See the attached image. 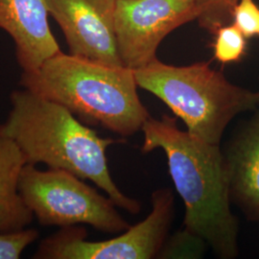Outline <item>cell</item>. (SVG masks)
I'll return each mask as SVG.
<instances>
[{
	"label": "cell",
	"instance_id": "15",
	"mask_svg": "<svg viewBox=\"0 0 259 259\" xmlns=\"http://www.w3.org/2000/svg\"><path fill=\"white\" fill-rule=\"evenodd\" d=\"M38 238L35 229L0 233V259H19L22 252Z\"/></svg>",
	"mask_w": 259,
	"mask_h": 259
},
{
	"label": "cell",
	"instance_id": "5",
	"mask_svg": "<svg viewBox=\"0 0 259 259\" xmlns=\"http://www.w3.org/2000/svg\"><path fill=\"white\" fill-rule=\"evenodd\" d=\"M19 192L41 226L90 225L106 233L130 228L111 199L65 170L42 171L27 163L20 175Z\"/></svg>",
	"mask_w": 259,
	"mask_h": 259
},
{
	"label": "cell",
	"instance_id": "10",
	"mask_svg": "<svg viewBox=\"0 0 259 259\" xmlns=\"http://www.w3.org/2000/svg\"><path fill=\"white\" fill-rule=\"evenodd\" d=\"M233 197L259 220V113L223 153Z\"/></svg>",
	"mask_w": 259,
	"mask_h": 259
},
{
	"label": "cell",
	"instance_id": "11",
	"mask_svg": "<svg viewBox=\"0 0 259 259\" xmlns=\"http://www.w3.org/2000/svg\"><path fill=\"white\" fill-rule=\"evenodd\" d=\"M26 164L19 146L0 136V232L23 230L35 217L19 192L20 175Z\"/></svg>",
	"mask_w": 259,
	"mask_h": 259
},
{
	"label": "cell",
	"instance_id": "9",
	"mask_svg": "<svg viewBox=\"0 0 259 259\" xmlns=\"http://www.w3.org/2000/svg\"><path fill=\"white\" fill-rule=\"evenodd\" d=\"M49 16L47 0H0V28L14 40L25 73L62 51L49 27Z\"/></svg>",
	"mask_w": 259,
	"mask_h": 259
},
{
	"label": "cell",
	"instance_id": "3",
	"mask_svg": "<svg viewBox=\"0 0 259 259\" xmlns=\"http://www.w3.org/2000/svg\"><path fill=\"white\" fill-rule=\"evenodd\" d=\"M20 84L61 104L82 122L121 137L135 135L150 117L139 99L135 72L125 66L61 51L36 71L22 72Z\"/></svg>",
	"mask_w": 259,
	"mask_h": 259
},
{
	"label": "cell",
	"instance_id": "2",
	"mask_svg": "<svg viewBox=\"0 0 259 259\" xmlns=\"http://www.w3.org/2000/svg\"><path fill=\"white\" fill-rule=\"evenodd\" d=\"M142 151L161 149L185 204V229L202 237L221 258L238 253V224L231 209L230 183L219 145L195 138L176 119L151 116L142 127Z\"/></svg>",
	"mask_w": 259,
	"mask_h": 259
},
{
	"label": "cell",
	"instance_id": "1",
	"mask_svg": "<svg viewBox=\"0 0 259 259\" xmlns=\"http://www.w3.org/2000/svg\"><path fill=\"white\" fill-rule=\"evenodd\" d=\"M10 101L0 136L19 146L27 163H44L89 180L116 206L133 214L140 211V203L121 192L108 166L107 149L120 139H103L61 104L25 88L11 93Z\"/></svg>",
	"mask_w": 259,
	"mask_h": 259
},
{
	"label": "cell",
	"instance_id": "4",
	"mask_svg": "<svg viewBox=\"0 0 259 259\" xmlns=\"http://www.w3.org/2000/svg\"><path fill=\"white\" fill-rule=\"evenodd\" d=\"M134 72L139 88L165 103L190 135L207 143L219 145L236 115L259 106V92L233 84L208 62L175 66L157 58Z\"/></svg>",
	"mask_w": 259,
	"mask_h": 259
},
{
	"label": "cell",
	"instance_id": "16",
	"mask_svg": "<svg viewBox=\"0 0 259 259\" xmlns=\"http://www.w3.org/2000/svg\"><path fill=\"white\" fill-rule=\"evenodd\" d=\"M232 23L247 38L259 37V7L253 0H239L232 11Z\"/></svg>",
	"mask_w": 259,
	"mask_h": 259
},
{
	"label": "cell",
	"instance_id": "12",
	"mask_svg": "<svg viewBox=\"0 0 259 259\" xmlns=\"http://www.w3.org/2000/svg\"><path fill=\"white\" fill-rule=\"evenodd\" d=\"M213 34L214 58L219 63H237L245 55L247 37L232 22L217 28Z\"/></svg>",
	"mask_w": 259,
	"mask_h": 259
},
{
	"label": "cell",
	"instance_id": "14",
	"mask_svg": "<svg viewBox=\"0 0 259 259\" xmlns=\"http://www.w3.org/2000/svg\"><path fill=\"white\" fill-rule=\"evenodd\" d=\"M198 21L210 33L232 21V11L239 0H194Z\"/></svg>",
	"mask_w": 259,
	"mask_h": 259
},
{
	"label": "cell",
	"instance_id": "8",
	"mask_svg": "<svg viewBox=\"0 0 259 259\" xmlns=\"http://www.w3.org/2000/svg\"><path fill=\"white\" fill-rule=\"evenodd\" d=\"M117 0H47L69 54L113 66L121 61L114 29Z\"/></svg>",
	"mask_w": 259,
	"mask_h": 259
},
{
	"label": "cell",
	"instance_id": "6",
	"mask_svg": "<svg viewBox=\"0 0 259 259\" xmlns=\"http://www.w3.org/2000/svg\"><path fill=\"white\" fill-rule=\"evenodd\" d=\"M174 217V195L169 188L152 195V211L117 237L88 241L82 227H66L40 242L33 258L150 259L157 257Z\"/></svg>",
	"mask_w": 259,
	"mask_h": 259
},
{
	"label": "cell",
	"instance_id": "13",
	"mask_svg": "<svg viewBox=\"0 0 259 259\" xmlns=\"http://www.w3.org/2000/svg\"><path fill=\"white\" fill-rule=\"evenodd\" d=\"M206 242L193 232L184 229L165 241L158 253L159 258H201Z\"/></svg>",
	"mask_w": 259,
	"mask_h": 259
},
{
	"label": "cell",
	"instance_id": "7",
	"mask_svg": "<svg viewBox=\"0 0 259 259\" xmlns=\"http://www.w3.org/2000/svg\"><path fill=\"white\" fill-rule=\"evenodd\" d=\"M197 18L194 0H117L114 29L123 65L132 70L149 65L171 32Z\"/></svg>",
	"mask_w": 259,
	"mask_h": 259
}]
</instances>
